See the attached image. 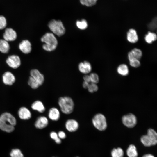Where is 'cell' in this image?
I'll list each match as a JSON object with an SVG mask.
<instances>
[{
	"mask_svg": "<svg viewBox=\"0 0 157 157\" xmlns=\"http://www.w3.org/2000/svg\"><path fill=\"white\" fill-rule=\"evenodd\" d=\"M16 124L15 118L10 113L5 112L0 116V129L7 133H11L15 129Z\"/></svg>",
	"mask_w": 157,
	"mask_h": 157,
	"instance_id": "cell-1",
	"label": "cell"
},
{
	"mask_svg": "<svg viewBox=\"0 0 157 157\" xmlns=\"http://www.w3.org/2000/svg\"><path fill=\"white\" fill-rule=\"evenodd\" d=\"M41 41L44 43L42 46L43 49L47 52L54 51L58 45L57 39L51 32L45 33L41 38Z\"/></svg>",
	"mask_w": 157,
	"mask_h": 157,
	"instance_id": "cell-2",
	"label": "cell"
},
{
	"mask_svg": "<svg viewBox=\"0 0 157 157\" xmlns=\"http://www.w3.org/2000/svg\"><path fill=\"white\" fill-rule=\"evenodd\" d=\"M58 103L60 110L63 113L69 114L73 111L74 103L70 97L67 96L60 97L58 99Z\"/></svg>",
	"mask_w": 157,
	"mask_h": 157,
	"instance_id": "cell-3",
	"label": "cell"
},
{
	"mask_svg": "<svg viewBox=\"0 0 157 157\" xmlns=\"http://www.w3.org/2000/svg\"><path fill=\"white\" fill-rule=\"evenodd\" d=\"M48 26L51 33L59 37L63 35L66 32L65 28L60 20L52 19L48 23Z\"/></svg>",
	"mask_w": 157,
	"mask_h": 157,
	"instance_id": "cell-4",
	"label": "cell"
},
{
	"mask_svg": "<svg viewBox=\"0 0 157 157\" xmlns=\"http://www.w3.org/2000/svg\"><path fill=\"white\" fill-rule=\"evenodd\" d=\"M92 122L94 127L98 130L103 131L107 127V123L105 116L101 113L95 114L92 119Z\"/></svg>",
	"mask_w": 157,
	"mask_h": 157,
	"instance_id": "cell-5",
	"label": "cell"
},
{
	"mask_svg": "<svg viewBox=\"0 0 157 157\" xmlns=\"http://www.w3.org/2000/svg\"><path fill=\"white\" fill-rule=\"evenodd\" d=\"M122 121L123 124L129 128L134 127L137 122L136 116L132 113H129L123 115L122 118Z\"/></svg>",
	"mask_w": 157,
	"mask_h": 157,
	"instance_id": "cell-6",
	"label": "cell"
},
{
	"mask_svg": "<svg viewBox=\"0 0 157 157\" xmlns=\"http://www.w3.org/2000/svg\"><path fill=\"white\" fill-rule=\"evenodd\" d=\"M6 62L10 67L15 69L19 67L21 64L19 56L16 55L9 56L6 59Z\"/></svg>",
	"mask_w": 157,
	"mask_h": 157,
	"instance_id": "cell-7",
	"label": "cell"
},
{
	"mask_svg": "<svg viewBox=\"0 0 157 157\" xmlns=\"http://www.w3.org/2000/svg\"><path fill=\"white\" fill-rule=\"evenodd\" d=\"M30 76L40 86L44 81V76L38 70L36 69L31 70L30 72Z\"/></svg>",
	"mask_w": 157,
	"mask_h": 157,
	"instance_id": "cell-8",
	"label": "cell"
},
{
	"mask_svg": "<svg viewBox=\"0 0 157 157\" xmlns=\"http://www.w3.org/2000/svg\"><path fill=\"white\" fill-rule=\"evenodd\" d=\"M3 39L8 42L14 41L17 38L16 32L13 28H6L3 35Z\"/></svg>",
	"mask_w": 157,
	"mask_h": 157,
	"instance_id": "cell-9",
	"label": "cell"
},
{
	"mask_svg": "<svg viewBox=\"0 0 157 157\" xmlns=\"http://www.w3.org/2000/svg\"><path fill=\"white\" fill-rule=\"evenodd\" d=\"M126 37L127 41L131 43H135L139 40L137 32L136 30L133 28L129 29L127 31Z\"/></svg>",
	"mask_w": 157,
	"mask_h": 157,
	"instance_id": "cell-10",
	"label": "cell"
},
{
	"mask_svg": "<svg viewBox=\"0 0 157 157\" xmlns=\"http://www.w3.org/2000/svg\"><path fill=\"white\" fill-rule=\"evenodd\" d=\"M79 71L85 74L90 73L92 70V66L88 61H84L80 62L78 65Z\"/></svg>",
	"mask_w": 157,
	"mask_h": 157,
	"instance_id": "cell-11",
	"label": "cell"
},
{
	"mask_svg": "<svg viewBox=\"0 0 157 157\" xmlns=\"http://www.w3.org/2000/svg\"><path fill=\"white\" fill-rule=\"evenodd\" d=\"M65 127L66 129L70 132H74L78 129L79 124L78 122L74 119H69L66 122Z\"/></svg>",
	"mask_w": 157,
	"mask_h": 157,
	"instance_id": "cell-12",
	"label": "cell"
},
{
	"mask_svg": "<svg viewBox=\"0 0 157 157\" xmlns=\"http://www.w3.org/2000/svg\"><path fill=\"white\" fill-rule=\"evenodd\" d=\"M20 50L24 53L27 54L30 53L32 50L31 44L28 40H23L19 45Z\"/></svg>",
	"mask_w": 157,
	"mask_h": 157,
	"instance_id": "cell-13",
	"label": "cell"
},
{
	"mask_svg": "<svg viewBox=\"0 0 157 157\" xmlns=\"http://www.w3.org/2000/svg\"><path fill=\"white\" fill-rule=\"evenodd\" d=\"M2 80L4 84L11 85L15 82V78L14 75L11 72L7 71L5 72L3 74Z\"/></svg>",
	"mask_w": 157,
	"mask_h": 157,
	"instance_id": "cell-14",
	"label": "cell"
},
{
	"mask_svg": "<svg viewBox=\"0 0 157 157\" xmlns=\"http://www.w3.org/2000/svg\"><path fill=\"white\" fill-rule=\"evenodd\" d=\"M47 118L44 116H40L37 118L35 123V127L39 129H42L46 127L48 124Z\"/></svg>",
	"mask_w": 157,
	"mask_h": 157,
	"instance_id": "cell-15",
	"label": "cell"
},
{
	"mask_svg": "<svg viewBox=\"0 0 157 157\" xmlns=\"http://www.w3.org/2000/svg\"><path fill=\"white\" fill-rule=\"evenodd\" d=\"M142 51L140 49L135 48L128 52L127 55L128 58V60L134 58L140 60L142 58Z\"/></svg>",
	"mask_w": 157,
	"mask_h": 157,
	"instance_id": "cell-16",
	"label": "cell"
},
{
	"mask_svg": "<svg viewBox=\"0 0 157 157\" xmlns=\"http://www.w3.org/2000/svg\"><path fill=\"white\" fill-rule=\"evenodd\" d=\"M60 113L57 108L53 107L49 109L48 113L49 118L53 121H57L60 117Z\"/></svg>",
	"mask_w": 157,
	"mask_h": 157,
	"instance_id": "cell-17",
	"label": "cell"
},
{
	"mask_svg": "<svg viewBox=\"0 0 157 157\" xmlns=\"http://www.w3.org/2000/svg\"><path fill=\"white\" fill-rule=\"evenodd\" d=\"M19 117L22 119L28 120L31 117V113L30 110L26 108L23 107L20 108L18 111Z\"/></svg>",
	"mask_w": 157,
	"mask_h": 157,
	"instance_id": "cell-18",
	"label": "cell"
},
{
	"mask_svg": "<svg viewBox=\"0 0 157 157\" xmlns=\"http://www.w3.org/2000/svg\"><path fill=\"white\" fill-rule=\"evenodd\" d=\"M126 153L128 157H138V153L136 146L134 144H130L127 147Z\"/></svg>",
	"mask_w": 157,
	"mask_h": 157,
	"instance_id": "cell-19",
	"label": "cell"
},
{
	"mask_svg": "<svg viewBox=\"0 0 157 157\" xmlns=\"http://www.w3.org/2000/svg\"><path fill=\"white\" fill-rule=\"evenodd\" d=\"M117 71L119 75L126 76L129 73V70L128 66L125 64H121L117 67Z\"/></svg>",
	"mask_w": 157,
	"mask_h": 157,
	"instance_id": "cell-20",
	"label": "cell"
},
{
	"mask_svg": "<svg viewBox=\"0 0 157 157\" xmlns=\"http://www.w3.org/2000/svg\"><path fill=\"white\" fill-rule=\"evenodd\" d=\"M32 108L40 113H43L45 110V107L43 103L40 101L37 100L33 102L31 105Z\"/></svg>",
	"mask_w": 157,
	"mask_h": 157,
	"instance_id": "cell-21",
	"label": "cell"
},
{
	"mask_svg": "<svg viewBox=\"0 0 157 157\" xmlns=\"http://www.w3.org/2000/svg\"><path fill=\"white\" fill-rule=\"evenodd\" d=\"M151 140L153 146H154L157 144V133L154 129L151 128L149 129L146 134Z\"/></svg>",
	"mask_w": 157,
	"mask_h": 157,
	"instance_id": "cell-22",
	"label": "cell"
},
{
	"mask_svg": "<svg viewBox=\"0 0 157 157\" xmlns=\"http://www.w3.org/2000/svg\"><path fill=\"white\" fill-rule=\"evenodd\" d=\"M157 39L156 34L154 32L150 31L147 33L144 38L145 42L148 44H152L156 41Z\"/></svg>",
	"mask_w": 157,
	"mask_h": 157,
	"instance_id": "cell-23",
	"label": "cell"
},
{
	"mask_svg": "<svg viewBox=\"0 0 157 157\" xmlns=\"http://www.w3.org/2000/svg\"><path fill=\"white\" fill-rule=\"evenodd\" d=\"M10 49L8 42L4 39L0 40V51L3 53H8Z\"/></svg>",
	"mask_w": 157,
	"mask_h": 157,
	"instance_id": "cell-24",
	"label": "cell"
},
{
	"mask_svg": "<svg viewBox=\"0 0 157 157\" xmlns=\"http://www.w3.org/2000/svg\"><path fill=\"white\" fill-rule=\"evenodd\" d=\"M110 154L111 157H124V152L122 148L117 147L113 148Z\"/></svg>",
	"mask_w": 157,
	"mask_h": 157,
	"instance_id": "cell-25",
	"label": "cell"
},
{
	"mask_svg": "<svg viewBox=\"0 0 157 157\" xmlns=\"http://www.w3.org/2000/svg\"><path fill=\"white\" fill-rule=\"evenodd\" d=\"M140 141L142 144L145 147H148L153 146L151 140L147 134L142 135L140 138Z\"/></svg>",
	"mask_w": 157,
	"mask_h": 157,
	"instance_id": "cell-26",
	"label": "cell"
},
{
	"mask_svg": "<svg viewBox=\"0 0 157 157\" xmlns=\"http://www.w3.org/2000/svg\"><path fill=\"white\" fill-rule=\"evenodd\" d=\"M76 24L78 28L81 30H85L88 27V22L87 21L84 19L81 20H77Z\"/></svg>",
	"mask_w": 157,
	"mask_h": 157,
	"instance_id": "cell-27",
	"label": "cell"
},
{
	"mask_svg": "<svg viewBox=\"0 0 157 157\" xmlns=\"http://www.w3.org/2000/svg\"><path fill=\"white\" fill-rule=\"evenodd\" d=\"M130 65L133 67L137 68L141 65L140 60L138 59L133 58L129 60Z\"/></svg>",
	"mask_w": 157,
	"mask_h": 157,
	"instance_id": "cell-28",
	"label": "cell"
},
{
	"mask_svg": "<svg viewBox=\"0 0 157 157\" xmlns=\"http://www.w3.org/2000/svg\"><path fill=\"white\" fill-rule=\"evenodd\" d=\"M10 155L11 157H24V156L21 150L18 149L12 150Z\"/></svg>",
	"mask_w": 157,
	"mask_h": 157,
	"instance_id": "cell-29",
	"label": "cell"
},
{
	"mask_svg": "<svg viewBox=\"0 0 157 157\" xmlns=\"http://www.w3.org/2000/svg\"><path fill=\"white\" fill-rule=\"evenodd\" d=\"M97 0H80L81 4L87 7H91L95 5Z\"/></svg>",
	"mask_w": 157,
	"mask_h": 157,
	"instance_id": "cell-30",
	"label": "cell"
},
{
	"mask_svg": "<svg viewBox=\"0 0 157 157\" xmlns=\"http://www.w3.org/2000/svg\"><path fill=\"white\" fill-rule=\"evenodd\" d=\"M90 82L97 84L99 81V77L98 75L95 73H91L89 74Z\"/></svg>",
	"mask_w": 157,
	"mask_h": 157,
	"instance_id": "cell-31",
	"label": "cell"
},
{
	"mask_svg": "<svg viewBox=\"0 0 157 157\" xmlns=\"http://www.w3.org/2000/svg\"><path fill=\"white\" fill-rule=\"evenodd\" d=\"M91 93L96 92L98 90V87L97 84L90 83L88 85L87 89Z\"/></svg>",
	"mask_w": 157,
	"mask_h": 157,
	"instance_id": "cell-32",
	"label": "cell"
},
{
	"mask_svg": "<svg viewBox=\"0 0 157 157\" xmlns=\"http://www.w3.org/2000/svg\"><path fill=\"white\" fill-rule=\"evenodd\" d=\"M28 84L33 89H36L40 86L31 76L29 77L28 81Z\"/></svg>",
	"mask_w": 157,
	"mask_h": 157,
	"instance_id": "cell-33",
	"label": "cell"
},
{
	"mask_svg": "<svg viewBox=\"0 0 157 157\" xmlns=\"http://www.w3.org/2000/svg\"><path fill=\"white\" fill-rule=\"evenodd\" d=\"M7 25L6 20L4 17L0 15V29L5 28Z\"/></svg>",
	"mask_w": 157,
	"mask_h": 157,
	"instance_id": "cell-34",
	"label": "cell"
},
{
	"mask_svg": "<svg viewBox=\"0 0 157 157\" xmlns=\"http://www.w3.org/2000/svg\"><path fill=\"white\" fill-rule=\"evenodd\" d=\"M156 22L155 20H154L149 23L148 26V28L151 31H152L156 30L157 27Z\"/></svg>",
	"mask_w": 157,
	"mask_h": 157,
	"instance_id": "cell-35",
	"label": "cell"
},
{
	"mask_svg": "<svg viewBox=\"0 0 157 157\" xmlns=\"http://www.w3.org/2000/svg\"><path fill=\"white\" fill-rule=\"evenodd\" d=\"M58 137L61 139H65L66 137V135L64 132L60 131L57 133Z\"/></svg>",
	"mask_w": 157,
	"mask_h": 157,
	"instance_id": "cell-36",
	"label": "cell"
},
{
	"mask_svg": "<svg viewBox=\"0 0 157 157\" xmlns=\"http://www.w3.org/2000/svg\"><path fill=\"white\" fill-rule=\"evenodd\" d=\"M50 135L51 138L54 140L58 138V134L55 131L51 132Z\"/></svg>",
	"mask_w": 157,
	"mask_h": 157,
	"instance_id": "cell-37",
	"label": "cell"
},
{
	"mask_svg": "<svg viewBox=\"0 0 157 157\" xmlns=\"http://www.w3.org/2000/svg\"><path fill=\"white\" fill-rule=\"evenodd\" d=\"M84 81L88 83H90V81L89 74H85L83 77Z\"/></svg>",
	"mask_w": 157,
	"mask_h": 157,
	"instance_id": "cell-38",
	"label": "cell"
},
{
	"mask_svg": "<svg viewBox=\"0 0 157 157\" xmlns=\"http://www.w3.org/2000/svg\"><path fill=\"white\" fill-rule=\"evenodd\" d=\"M89 83L83 81L82 84L83 87L84 89H87Z\"/></svg>",
	"mask_w": 157,
	"mask_h": 157,
	"instance_id": "cell-39",
	"label": "cell"
},
{
	"mask_svg": "<svg viewBox=\"0 0 157 157\" xmlns=\"http://www.w3.org/2000/svg\"><path fill=\"white\" fill-rule=\"evenodd\" d=\"M142 157H155V156L152 154L147 153L143 155Z\"/></svg>",
	"mask_w": 157,
	"mask_h": 157,
	"instance_id": "cell-40",
	"label": "cell"
},
{
	"mask_svg": "<svg viewBox=\"0 0 157 157\" xmlns=\"http://www.w3.org/2000/svg\"><path fill=\"white\" fill-rule=\"evenodd\" d=\"M55 142L58 144H60L61 143V139L59 137L55 140Z\"/></svg>",
	"mask_w": 157,
	"mask_h": 157,
	"instance_id": "cell-41",
	"label": "cell"
},
{
	"mask_svg": "<svg viewBox=\"0 0 157 157\" xmlns=\"http://www.w3.org/2000/svg\"></svg>",
	"mask_w": 157,
	"mask_h": 157,
	"instance_id": "cell-42",
	"label": "cell"
},
{
	"mask_svg": "<svg viewBox=\"0 0 157 157\" xmlns=\"http://www.w3.org/2000/svg\"></svg>",
	"mask_w": 157,
	"mask_h": 157,
	"instance_id": "cell-43",
	"label": "cell"
}]
</instances>
